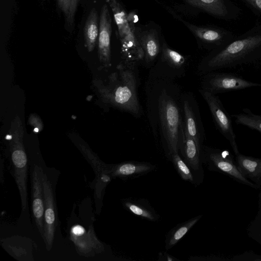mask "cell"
I'll return each instance as SVG.
<instances>
[{"instance_id": "6da1fadb", "label": "cell", "mask_w": 261, "mask_h": 261, "mask_svg": "<svg viewBox=\"0 0 261 261\" xmlns=\"http://www.w3.org/2000/svg\"><path fill=\"white\" fill-rule=\"evenodd\" d=\"M147 117L154 137L169 156L179 152L182 92L174 78L150 71L146 84Z\"/></svg>"}, {"instance_id": "7a4b0ae2", "label": "cell", "mask_w": 261, "mask_h": 261, "mask_svg": "<svg viewBox=\"0 0 261 261\" xmlns=\"http://www.w3.org/2000/svg\"><path fill=\"white\" fill-rule=\"evenodd\" d=\"M261 57V23H256L243 34L235 36L225 45L210 51L198 67L202 75L214 71L233 67Z\"/></svg>"}, {"instance_id": "3957f363", "label": "cell", "mask_w": 261, "mask_h": 261, "mask_svg": "<svg viewBox=\"0 0 261 261\" xmlns=\"http://www.w3.org/2000/svg\"><path fill=\"white\" fill-rule=\"evenodd\" d=\"M134 65L125 62L119 64L116 71L109 76L107 81L100 82L98 88L104 102L140 117L142 110L138 97Z\"/></svg>"}, {"instance_id": "277c9868", "label": "cell", "mask_w": 261, "mask_h": 261, "mask_svg": "<svg viewBox=\"0 0 261 261\" xmlns=\"http://www.w3.org/2000/svg\"><path fill=\"white\" fill-rule=\"evenodd\" d=\"M110 8L117 27L121 53L125 62L135 64L143 60L144 53L134 33L138 15L134 11L127 13L120 0H105Z\"/></svg>"}, {"instance_id": "5b68a950", "label": "cell", "mask_w": 261, "mask_h": 261, "mask_svg": "<svg viewBox=\"0 0 261 261\" xmlns=\"http://www.w3.org/2000/svg\"><path fill=\"white\" fill-rule=\"evenodd\" d=\"M168 11L191 32L200 49L209 51L219 48L231 41L235 35L230 31L215 25H198L184 19L170 9Z\"/></svg>"}, {"instance_id": "8992f818", "label": "cell", "mask_w": 261, "mask_h": 261, "mask_svg": "<svg viewBox=\"0 0 261 261\" xmlns=\"http://www.w3.org/2000/svg\"><path fill=\"white\" fill-rule=\"evenodd\" d=\"M201 155L202 162L209 170L226 175L240 184L259 189L242 174L229 150L204 147L202 149Z\"/></svg>"}, {"instance_id": "52a82bcc", "label": "cell", "mask_w": 261, "mask_h": 261, "mask_svg": "<svg viewBox=\"0 0 261 261\" xmlns=\"http://www.w3.org/2000/svg\"><path fill=\"white\" fill-rule=\"evenodd\" d=\"M201 89L214 94L261 87V84L252 82L236 74L214 71L203 75Z\"/></svg>"}, {"instance_id": "ba28073f", "label": "cell", "mask_w": 261, "mask_h": 261, "mask_svg": "<svg viewBox=\"0 0 261 261\" xmlns=\"http://www.w3.org/2000/svg\"><path fill=\"white\" fill-rule=\"evenodd\" d=\"M199 91L208 107L216 128L229 142L235 155L237 154L240 152L230 116L216 94L202 89Z\"/></svg>"}, {"instance_id": "9c48e42d", "label": "cell", "mask_w": 261, "mask_h": 261, "mask_svg": "<svg viewBox=\"0 0 261 261\" xmlns=\"http://www.w3.org/2000/svg\"><path fill=\"white\" fill-rule=\"evenodd\" d=\"M134 33L144 53L143 61L147 65H152L157 60L161 51L163 36L161 27L153 21L145 24L137 22Z\"/></svg>"}, {"instance_id": "30bf717a", "label": "cell", "mask_w": 261, "mask_h": 261, "mask_svg": "<svg viewBox=\"0 0 261 261\" xmlns=\"http://www.w3.org/2000/svg\"><path fill=\"white\" fill-rule=\"evenodd\" d=\"M184 7L197 12H204L216 18L229 21L237 19L241 9L231 0H182Z\"/></svg>"}, {"instance_id": "8fae6325", "label": "cell", "mask_w": 261, "mask_h": 261, "mask_svg": "<svg viewBox=\"0 0 261 261\" xmlns=\"http://www.w3.org/2000/svg\"><path fill=\"white\" fill-rule=\"evenodd\" d=\"M183 126L187 133L202 147L204 129L197 101L190 92H182Z\"/></svg>"}, {"instance_id": "7c38bea8", "label": "cell", "mask_w": 261, "mask_h": 261, "mask_svg": "<svg viewBox=\"0 0 261 261\" xmlns=\"http://www.w3.org/2000/svg\"><path fill=\"white\" fill-rule=\"evenodd\" d=\"M187 61L186 56L169 46L163 36L160 54L156 63L151 70L175 78L181 76L185 71Z\"/></svg>"}, {"instance_id": "4fadbf2b", "label": "cell", "mask_w": 261, "mask_h": 261, "mask_svg": "<svg viewBox=\"0 0 261 261\" xmlns=\"http://www.w3.org/2000/svg\"><path fill=\"white\" fill-rule=\"evenodd\" d=\"M42 183L44 194V227L45 241L47 247L50 249L57 226V213L54 198L53 184L47 175L43 172Z\"/></svg>"}, {"instance_id": "5bb4252c", "label": "cell", "mask_w": 261, "mask_h": 261, "mask_svg": "<svg viewBox=\"0 0 261 261\" xmlns=\"http://www.w3.org/2000/svg\"><path fill=\"white\" fill-rule=\"evenodd\" d=\"M109 6L103 5L99 17V28L98 38V55L100 62L106 68L111 66V38L112 19Z\"/></svg>"}, {"instance_id": "9a60e30c", "label": "cell", "mask_w": 261, "mask_h": 261, "mask_svg": "<svg viewBox=\"0 0 261 261\" xmlns=\"http://www.w3.org/2000/svg\"><path fill=\"white\" fill-rule=\"evenodd\" d=\"M43 170L40 167L35 166L32 175V210L38 229L44 240V194L42 183Z\"/></svg>"}, {"instance_id": "2e32d148", "label": "cell", "mask_w": 261, "mask_h": 261, "mask_svg": "<svg viewBox=\"0 0 261 261\" xmlns=\"http://www.w3.org/2000/svg\"><path fill=\"white\" fill-rule=\"evenodd\" d=\"M202 147L187 133L182 124L179 151L188 166L200 173L202 171Z\"/></svg>"}, {"instance_id": "e0dca14e", "label": "cell", "mask_w": 261, "mask_h": 261, "mask_svg": "<svg viewBox=\"0 0 261 261\" xmlns=\"http://www.w3.org/2000/svg\"><path fill=\"white\" fill-rule=\"evenodd\" d=\"M12 159L15 167L16 179L19 187L22 208L27 204L26 172L27 156L23 144L17 143L10 146Z\"/></svg>"}, {"instance_id": "ac0fdd59", "label": "cell", "mask_w": 261, "mask_h": 261, "mask_svg": "<svg viewBox=\"0 0 261 261\" xmlns=\"http://www.w3.org/2000/svg\"><path fill=\"white\" fill-rule=\"evenodd\" d=\"M236 162L242 174L260 188L261 158L246 155L239 152L236 155Z\"/></svg>"}, {"instance_id": "d6986e66", "label": "cell", "mask_w": 261, "mask_h": 261, "mask_svg": "<svg viewBox=\"0 0 261 261\" xmlns=\"http://www.w3.org/2000/svg\"><path fill=\"white\" fill-rule=\"evenodd\" d=\"M155 168L149 163L127 161L117 165L113 170V174L123 179H128L146 174Z\"/></svg>"}, {"instance_id": "ffe728a7", "label": "cell", "mask_w": 261, "mask_h": 261, "mask_svg": "<svg viewBox=\"0 0 261 261\" xmlns=\"http://www.w3.org/2000/svg\"><path fill=\"white\" fill-rule=\"evenodd\" d=\"M99 28L98 16L94 8L90 11L84 28L85 46L89 52L93 51L95 47L98 38Z\"/></svg>"}, {"instance_id": "44dd1931", "label": "cell", "mask_w": 261, "mask_h": 261, "mask_svg": "<svg viewBox=\"0 0 261 261\" xmlns=\"http://www.w3.org/2000/svg\"><path fill=\"white\" fill-rule=\"evenodd\" d=\"M125 208L135 215L151 221H157L159 216L147 201L128 198L123 202Z\"/></svg>"}, {"instance_id": "7402d4cb", "label": "cell", "mask_w": 261, "mask_h": 261, "mask_svg": "<svg viewBox=\"0 0 261 261\" xmlns=\"http://www.w3.org/2000/svg\"><path fill=\"white\" fill-rule=\"evenodd\" d=\"M202 215L197 216L177 225L168 233L165 240V248L169 250L175 246L200 220Z\"/></svg>"}, {"instance_id": "603a6c76", "label": "cell", "mask_w": 261, "mask_h": 261, "mask_svg": "<svg viewBox=\"0 0 261 261\" xmlns=\"http://www.w3.org/2000/svg\"><path fill=\"white\" fill-rule=\"evenodd\" d=\"M238 124L246 126L261 133V115L253 114L250 109L244 108L242 112L231 115Z\"/></svg>"}, {"instance_id": "cb8c5ba5", "label": "cell", "mask_w": 261, "mask_h": 261, "mask_svg": "<svg viewBox=\"0 0 261 261\" xmlns=\"http://www.w3.org/2000/svg\"><path fill=\"white\" fill-rule=\"evenodd\" d=\"M82 0H57L58 7L63 14L65 22L69 27L74 24L75 15Z\"/></svg>"}, {"instance_id": "d4e9b609", "label": "cell", "mask_w": 261, "mask_h": 261, "mask_svg": "<svg viewBox=\"0 0 261 261\" xmlns=\"http://www.w3.org/2000/svg\"><path fill=\"white\" fill-rule=\"evenodd\" d=\"M170 158L182 179L192 183L194 182V178L189 167L181 158L178 152L172 154Z\"/></svg>"}, {"instance_id": "484cf974", "label": "cell", "mask_w": 261, "mask_h": 261, "mask_svg": "<svg viewBox=\"0 0 261 261\" xmlns=\"http://www.w3.org/2000/svg\"><path fill=\"white\" fill-rule=\"evenodd\" d=\"M248 237L261 245V215L256 214L247 228Z\"/></svg>"}, {"instance_id": "4316f807", "label": "cell", "mask_w": 261, "mask_h": 261, "mask_svg": "<svg viewBox=\"0 0 261 261\" xmlns=\"http://www.w3.org/2000/svg\"><path fill=\"white\" fill-rule=\"evenodd\" d=\"M230 261H261V256L252 251H246L230 257Z\"/></svg>"}, {"instance_id": "83f0119b", "label": "cell", "mask_w": 261, "mask_h": 261, "mask_svg": "<svg viewBox=\"0 0 261 261\" xmlns=\"http://www.w3.org/2000/svg\"><path fill=\"white\" fill-rule=\"evenodd\" d=\"M255 15L261 17V0H240Z\"/></svg>"}, {"instance_id": "f1b7e54d", "label": "cell", "mask_w": 261, "mask_h": 261, "mask_svg": "<svg viewBox=\"0 0 261 261\" xmlns=\"http://www.w3.org/2000/svg\"><path fill=\"white\" fill-rule=\"evenodd\" d=\"M29 123L35 129L36 132L41 130L42 128V123L40 118L35 114H31L29 117Z\"/></svg>"}, {"instance_id": "f546056e", "label": "cell", "mask_w": 261, "mask_h": 261, "mask_svg": "<svg viewBox=\"0 0 261 261\" xmlns=\"http://www.w3.org/2000/svg\"><path fill=\"white\" fill-rule=\"evenodd\" d=\"M158 260H167V261H171V260H177V259L167 253H161L159 254V258Z\"/></svg>"}, {"instance_id": "4dcf8cb0", "label": "cell", "mask_w": 261, "mask_h": 261, "mask_svg": "<svg viewBox=\"0 0 261 261\" xmlns=\"http://www.w3.org/2000/svg\"><path fill=\"white\" fill-rule=\"evenodd\" d=\"M72 231L74 234L79 236L82 234L84 232L85 230L83 227L80 225H76L72 229Z\"/></svg>"}, {"instance_id": "1f68e13d", "label": "cell", "mask_w": 261, "mask_h": 261, "mask_svg": "<svg viewBox=\"0 0 261 261\" xmlns=\"http://www.w3.org/2000/svg\"><path fill=\"white\" fill-rule=\"evenodd\" d=\"M257 214L261 215V186L259 188V193L258 194V211Z\"/></svg>"}, {"instance_id": "d6a6232c", "label": "cell", "mask_w": 261, "mask_h": 261, "mask_svg": "<svg viewBox=\"0 0 261 261\" xmlns=\"http://www.w3.org/2000/svg\"><path fill=\"white\" fill-rule=\"evenodd\" d=\"M154 1H157V0H154Z\"/></svg>"}]
</instances>
